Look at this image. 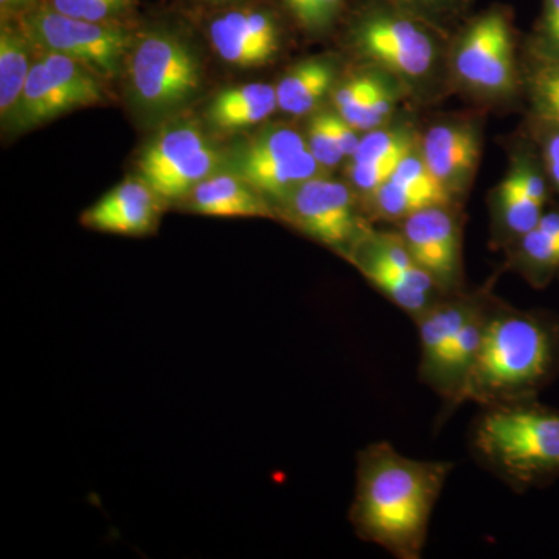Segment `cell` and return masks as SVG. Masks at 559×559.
I'll use <instances>...</instances> for the list:
<instances>
[{"mask_svg": "<svg viewBox=\"0 0 559 559\" xmlns=\"http://www.w3.org/2000/svg\"><path fill=\"white\" fill-rule=\"evenodd\" d=\"M454 465L406 457L389 441L358 454L349 522L356 535L399 559L421 558L433 510Z\"/></svg>", "mask_w": 559, "mask_h": 559, "instance_id": "1", "label": "cell"}, {"mask_svg": "<svg viewBox=\"0 0 559 559\" xmlns=\"http://www.w3.org/2000/svg\"><path fill=\"white\" fill-rule=\"evenodd\" d=\"M559 374V320L491 297L476 362L455 401L480 407L538 399Z\"/></svg>", "mask_w": 559, "mask_h": 559, "instance_id": "2", "label": "cell"}, {"mask_svg": "<svg viewBox=\"0 0 559 559\" xmlns=\"http://www.w3.org/2000/svg\"><path fill=\"white\" fill-rule=\"evenodd\" d=\"M469 447L479 465L514 492L544 487L559 477V411L538 399L481 407Z\"/></svg>", "mask_w": 559, "mask_h": 559, "instance_id": "3", "label": "cell"}, {"mask_svg": "<svg viewBox=\"0 0 559 559\" xmlns=\"http://www.w3.org/2000/svg\"><path fill=\"white\" fill-rule=\"evenodd\" d=\"M128 75L132 103L153 121L186 108L201 90V62L170 28H154L134 40Z\"/></svg>", "mask_w": 559, "mask_h": 559, "instance_id": "4", "label": "cell"}, {"mask_svg": "<svg viewBox=\"0 0 559 559\" xmlns=\"http://www.w3.org/2000/svg\"><path fill=\"white\" fill-rule=\"evenodd\" d=\"M430 22L385 0H370L352 24L353 46L367 60L400 79L418 83L437 62Z\"/></svg>", "mask_w": 559, "mask_h": 559, "instance_id": "5", "label": "cell"}, {"mask_svg": "<svg viewBox=\"0 0 559 559\" xmlns=\"http://www.w3.org/2000/svg\"><path fill=\"white\" fill-rule=\"evenodd\" d=\"M21 28L40 50L64 55L103 76L120 72L134 38L121 24L76 20L39 3L21 17Z\"/></svg>", "mask_w": 559, "mask_h": 559, "instance_id": "6", "label": "cell"}, {"mask_svg": "<svg viewBox=\"0 0 559 559\" xmlns=\"http://www.w3.org/2000/svg\"><path fill=\"white\" fill-rule=\"evenodd\" d=\"M364 278L412 320H417L444 296L436 280L423 270L400 231L369 230L348 253Z\"/></svg>", "mask_w": 559, "mask_h": 559, "instance_id": "7", "label": "cell"}, {"mask_svg": "<svg viewBox=\"0 0 559 559\" xmlns=\"http://www.w3.org/2000/svg\"><path fill=\"white\" fill-rule=\"evenodd\" d=\"M452 69L477 94L506 97L516 91L513 24L506 9L495 7L469 21L455 43Z\"/></svg>", "mask_w": 559, "mask_h": 559, "instance_id": "8", "label": "cell"}, {"mask_svg": "<svg viewBox=\"0 0 559 559\" xmlns=\"http://www.w3.org/2000/svg\"><path fill=\"white\" fill-rule=\"evenodd\" d=\"M102 102L103 87L94 70L64 55L46 51L33 62L9 123L16 131L33 130L69 110Z\"/></svg>", "mask_w": 559, "mask_h": 559, "instance_id": "9", "label": "cell"}, {"mask_svg": "<svg viewBox=\"0 0 559 559\" xmlns=\"http://www.w3.org/2000/svg\"><path fill=\"white\" fill-rule=\"evenodd\" d=\"M283 215L307 237L347 257L369 231L344 183L318 178L301 183L282 202Z\"/></svg>", "mask_w": 559, "mask_h": 559, "instance_id": "10", "label": "cell"}, {"mask_svg": "<svg viewBox=\"0 0 559 559\" xmlns=\"http://www.w3.org/2000/svg\"><path fill=\"white\" fill-rule=\"evenodd\" d=\"M400 235L444 296L463 293L462 227L451 205L423 209L401 219Z\"/></svg>", "mask_w": 559, "mask_h": 559, "instance_id": "11", "label": "cell"}, {"mask_svg": "<svg viewBox=\"0 0 559 559\" xmlns=\"http://www.w3.org/2000/svg\"><path fill=\"white\" fill-rule=\"evenodd\" d=\"M209 36L221 60L242 69L266 64L280 47L277 17L260 7H241L216 14L210 22Z\"/></svg>", "mask_w": 559, "mask_h": 559, "instance_id": "12", "label": "cell"}, {"mask_svg": "<svg viewBox=\"0 0 559 559\" xmlns=\"http://www.w3.org/2000/svg\"><path fill=\"white\" fill-rule=\"evenodd\" d=\"M481 290L443 296L419 316L417 323L419 337V381L436 392L440 384L444 359L452 342L457 336L465 320L480 299Z\"/></svg>", "mask_w": 559, "mask_h": 559, "instance_id": "13", "label": "cell"}, {"mask_svg": "<svg viewBox=\"0 0 559 559\" xmlns=\"http://www.w3.org/2000/svg\"><path fill=\"white\" fill-rule=\"evenodd\" d=\"M423 160L452 197L463 193L480 159V135L468 123H443L430 128L419 146Z\"/></svg>", "mask_w": 559, "mask_h": 559, "instance_id": "14", "label": "cell"}, {"mask_svg": "<svg viewBox=\"0 0 559 559\" xmlns=\"http://www.w3.org/2000/svg\"><path fill=\"white\" fill-rule=\"evenodd\" d=\"M160 200L145 180H124L81 216L87 229L119 235H146L156 229Z\"/></svg>", "mask_w": 559, "mask_h": 559, "instance_id": "15", "label": "cell"}, {"mask_svg": "<svg viewBox=\"0 0 559 559\" xmlns=\"http://www.w3.org/2000/svg\"><path fill=\"white\" fill-rule=\"evenodd\" d=\"M191 212L213 218H272L271 202L237 173H215L187 194Z\"/></svg>", "mask_w": 559, "mask_h": 559, "instance_id": "16", "label": "cell"}, {"mask_svg": "<svg viewBox=\"0 0 559 559\" xmlns=\"http://www.w3.org/2000/svg\"><path fill=\"white\" fill-rule=\"evenodd\" d=\"M510 261L535 288L559 274V210L544 212L535 229L510 245Z\"/></svg>", "mask_w": 559, "mask_h": 559, "instance_id": "17", "label": "cell"}, {"mask_svg": "<svg viewBox=\"0 0 559 559\" xmlns=\"http://www.w3.org/2000/svg\"><path fill=\"white\" fill-rule=\"evenodd\" d=\"M209 145L204 132L193 121H178L165 128L143 150L139 160L142 179L153 189L162 178L190 160L198 151Z\"/></svg>", "mask_w": 559, "mask_h": 559, "instance_id": "18", "label": "cell"}, {"mask_svg": "<svg viewBox=\"0 0 559 559\" xmlns=\"http://www.w3.org/2000/svg\"><path fill=\"white\" fill-rule=\"evenodd\" d=\"M277 108L275 86L250 83L216 95L209 106V119L218 130L235 131L261 123Z\"/></svg>", "mask_w": 559, "mask_h": 559, "instance_id": "19", "label": "cell"}, {"mask_svg": "<svg viewBox=\"0 0 559 559\" xmlns=\"http://www.w3.org/2000/svg\"><path fill=\"white\" fill-rule=\"evenodd\" d=\"M336 79L333 62L312 58L294 66L283 75L277 86V105L283 112L305 116L318 108Z\"/></svg>", "mask_w": 559, "mask_h": 559, "instance_id": "20", "label": "cell"}, {"mask_svg": "<svg viewBox=\"0 0 559 559\" xmlns=\"http://www.w3.org/2000/svg\"><path fill=\"white\" fill-rule=\"evenodd\" d=\"M32 40L22 28L13 27L9 21L2 22L0 31V114L3 120H10L11 114L20 102L31 62Z\"/></svg>", "mask_w": 559, "mask_h": 559, "instance_id": "21", "label": "cell"}, {"mask_svg": "<svg viewBox=\"0 0 559 559\" xmlns=\"http://www.w3.org/2000/svg\"><path fill=\"white\" fill-rule=\"evenodd\" d=\"M522 83L527 91L532 121L559 128V60L527 46Z\"/></svg>", "mask_w": 559, "mask_h": 559, "instance_id": "22", "label": "cell"}, {"mask_svg": "<svg viewBox=\"0 0 559 559\" xmlns=\"http://www.w3.org/2000/svg\"><path fill=\"white\" fill-rule=\"evenodd\" d=\"M544 209L528 197L520 176L511 168L509 176L500 183L496 198V229L500 237L511 242L535 229Z\"/></svg>", "mask_w": 559, "mask_h": 559, "instance_id": "23", "label": "cell"}, {"mask_svg": "<svg viewBox=\"0 0 559 559\" xmlns=\"http://www.w3.org/2000/svg\"><path fill=\"white\" fill-rule=\"evenodd\" d=\"M305 150H308L307 140L301 138L299 132L288 127H272L261 131L238 150L231 160V167L234 173H240L296 156Z\"/></svg>", "mask_w": 559, "mask_h": 559, "instance_id": "24", "label": "cell"}, {"mask_svg": "<svg viewBox=\"0 0 559 559\" xmlns=\"http://www.w3.org/2000/svg\"><path fill=\"white\" fill-rule=\"evenodd\" d=\"M221 164V153L213 148L212 145L204 146L198 151L190 160L180 165L165 178H162L153 190L162 198V200H178V198L187 197L198 183L215 175Z\"/></svg>", "mask_w": 559, "mask_h": 559, "instance_id": "25", "label": "cell"}, {"mask_svg": "<svg viewBox=\"0 0 559 559\" xmlns=\"http://www.w3.org/2000/svg\"><path fill=\"white\" fill-rule=\"evenodd\" d=\"M392 179L425 198L432 205H451L454 200L450 191L444 189L443 183L429 170L417 148L412 150L400 160Z\"/></svg>", "mask_w": 559, "mask_h": 559, "instance_id": "26", "label": "cell"}, {"mask_svg": "<svg viewBox=\"0 0 559 559\" xmlns=\"http://www.w3.org/2000/svg\"><path fill=\"white\" fill-rule=\"evenodd\" d=\"M415 146L414 138L406 128L395 130H373L360 138L358 150L349 159L355 164L371 162L401 160Z\"/></svg>", "mask_w": 559, "mask_h": 559, "instance_id": "27", "label": "cell"}, {"mask_svg": "<svg viewBox=\"0 0 559 559\" xmlns=\"http://www.w3.org/2000/svg\"><path fill=\"white\" fill-rule=\"evenodd\" d=\"M46 3L76 20L105 24H121L135 7V0H47Z\"/></svg>", "mask_w": 559, "mask_h": 559, "instance_id": "28", "label": "cell"}, {"mask_svg": "<svg viewBox=\"0 0 559 559\" xmlns=\"http://www.w3.org/2000/svg\"><path fill=\"white\" fill-rule=\"evenodd\" d=\"M371 204L380 218L404 219L419 210L436 207L428 200L390 179L371 194Z\"/></svg>", "mask_w": 559, "mask_h": 559, "instance_id": "29", "label": "cell"}, {"mask_svg": "<svg viewBox=\"0 0 559 559\" xmlns=\"http://www.w3.org/2000/svg\"><path fill=\"white\" fill-rule=\"evenodd\" d=\"M384 81L374 73H358L352 76L334 92L336 112L355 127V121L358 120L364 106L377 94Z\"/></svg>", "mask_w": 559, "mask_h": 559, "instance_id": "30", "label": "cell"}, {"mask_svg": "<svg viewBox=\"0 0 559 559\" xmlns=\"http://www.w3.org/2000/svg\"><path fill=\"white\" fill-rule=\"evenodd\" d=\"M283 3L305 32L320 33L340 20L345 0H283Z\"/></svg>", "mask_w": 559, "mask_h": 559, "instance_id": "31", "label": "cell"}, {"mask_svg": "<svg viewBox=\"0 0 559 559\" xmlns=\"http://www.w3.org/2000/svg\"><path fill=\"white\" fill-rule=\"evenodd\" d=\"M307 145L322 167H336L344 159L340 143L331 131L326 110H320L312 116L310 124H308Z\"/></svg>", "mask_w": 559, "mask_h": 559, "instance_id": "32", "label": "cell"}, {"mask_svg": "<svg viewBox=\"0 0 559 559\" xmlns=\"http://www.w3.org/2000/svg\"><path fill=\"white\" fill-rule=\"evenodd\" d=\"M527 46L559 60V0H543L539 20Z\"/></svg>", "mask_w": 559, "mask_h": 559, "instance_id": "33", "label": "cell"}, {"mask_svg": "<svg viewBox=\"0 0 559 559\" xmlns=\"http://www.w3.org/2000/svg\"><path fill=\"white\" fill-rule=\"evenodd\" d=\"M385 2L437 25L457 16L469 5L471 0H385Z\"/></svg>", "mask_w": 559, "mask_h": 559, "instance_id": "34", "label": "cell"}, {"mask_svg": "<svg viewBox=\"0 0 559 559\" xmlns=\"http://www.w3.org/2000/svg\"><path fill=\"white\" fill-rule=\"evenodd\" d=\"M396 102H399V97H396L395 90L390 86L388 81H384L377 94L364 106L362 112L355 121L356 130L367 132L378 130L392 116Z\"/></svg>", "mask_w": 559, "mask_h": 559, "instance_id": "35", "label": "cell"}, {"mask_svg": "<svg viewBox=\"0 0 559 559\" xmlns=\"http://www.w3.org/2000/svg\"><path fill=\"white\" fill-rule=\"evenodd\" d=\"M538 153L549 176L551 187L559 194V128L533 121Z\"/></svg>", "mask_w": 559, "mask_h": 559, "instance_id": "36", "label": "cell"}, {"mask_svg": "<svg viewBox=\"0 0 559 559\" xmlns=\"http://www.w3.org/2000/svg\"><path fill=\"white\" fill-rule=\"evenodd\" d=\"M326 117H329L331 131L340 143L342 153L345 157H352L360 142L358 130L352 127L336 110H326Z\"/></svg>", "mask_w": 559, "mask_h": 559, "instance_id": "37", "label": "cell"}, {"mask_svg": "<svg viewBox=\"0 0 559 559\" xmlns=\"http://www.w3.org/2000/svg\"><path fill=\"white\" fill-rule=\"evenodd\" d=\"M38 5L39 0H0L3 20L11 16L22 17Z\"/></svg>", "mask_w": 559, "mask_h": 559, "instance_id": "38", "label": "cell"}, {"mask_svg": "<svg viewBox=\"0 0 559 559\" xmlns=\"http://www.w3.org/2000/svg\"><path fill=\"white\" fill-rule=\"evenodd\" d=\"M212 2H216V0H212ZM218 2H219V0H218Z\"/></svg>", "mask_w": 559, "mask_h": 559, "instance_id": "39", "label": "cell"}]
</instances>
